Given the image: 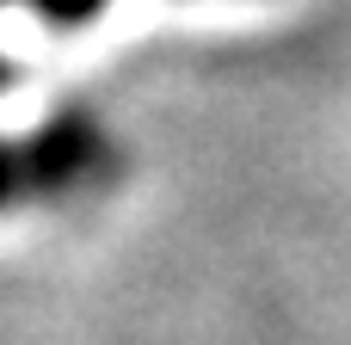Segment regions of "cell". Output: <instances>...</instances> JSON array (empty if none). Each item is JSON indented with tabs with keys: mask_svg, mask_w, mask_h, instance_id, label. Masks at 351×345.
<instances>
[{
	"mask_svg": "<svg viewBox=\"0 0 351 345\" xmlns=\"http://www.w3.org/2000/svg\"><path fill=\"white\" fill-rule=\"evenodd\" d=\"M19 167H25V204H62L117 167V142L93 111L68 105L19 142Z\"/></svg>",
	"mask_w": 351,
	"mask_h": 345,
	"instance_id": "obj_1",
	"label": "cell"
},
{
	"mask_svg": "<svg viewBox=\"0 0 351 345\" xmlns=\"http://www.w3.org/2000/svg\"><path fill=\"white\" fill-rule=\"evenodd\" d=\"M43 25H56V31H80V25H93L111 0H25Z\"/></svg>",
	"mask_w": 351,
	"mask_h": 345,
	"instance_id": "obj_2",
	"label": "cell"
},
{
	"mask_svg": "<svg viewBox=\"0 0 351 345\" xmlns=\"http://www.w3.org/2000/svg\"><path fill=\"white\" fill-rule=\"evenodd\" d=\"M25 204V167H19V142L0 136V216Z\"/></svg>",
	"mask_w": 351,
	"mask_h": 345,
	"instance_id": "obj_3",
	"label": "cell"
},
{
	"mask_svg": "<svg viewBox=\"0 0 351 345\" xmlns=\"http://www.w3.org/2000/svg\"><path fill=\"white\" fill-rule=\"evenodd\" d=\"M6 80H12V68H6V62H0V86H6Z\"/></svg>",
	"mask_w": 351,
	"mask_h": 345,
	"instance_id": "obj_4",
	"label": "cell"
},
{
	"mask_svg": "<svg viewBox=\"0 0 351 345\" xmlns=\"http://www.w3.org/2000/svg\"><path fill=\"white\" fill-rule=\"evenodd\" d=\"M0 6H6V0H0Z\"/></svg>",
	"mask_w": 351,
	"mask_h": 345,
	"instance_id": "obj_5",
	"label": "cell"
}]
</instances>
